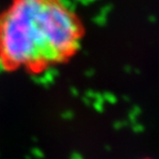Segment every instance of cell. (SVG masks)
<instances>
[{
	"instance_id": "cell-2",
	"label": "cell",
	"mask_w": 159,
	"mask_h": 159,
	"mask_svg": "<svg viewBox=\"0 0 159 159\" xmlns=\"http://www.w3.org/2000/svg\"><path fill=\"white\" fill-rule=\"evenodd\" d=\"M144 159H152V158H144Z\"/></svg>"
},
{
	"instance_id": "cell-1",
	"label": "cell",
	"mask_w": 159,
	"mask_h": 159,
	"mask_svg": "<svg viewBox=\"0 0 159 159\" xmlns=\"http://www.w3.org/2000/svg\"><path fill=\"white\" fill-rule=\"evenodd\" d=\"M82 37L81 21L64 0H16L0 18V62L45 69L74 55Z\"/></svg>"
}]
</instances>
